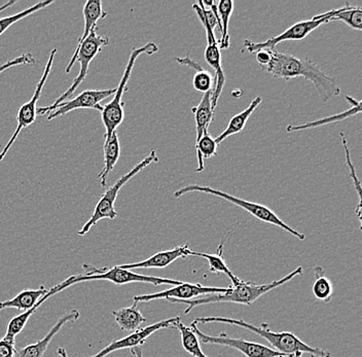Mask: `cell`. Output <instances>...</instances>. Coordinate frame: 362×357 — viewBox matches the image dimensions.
I'll return each instance as SVG.
<instances>
[{"label": "cell", "instance_id": "484cf974", "mask_svg": "<svg viewBox=\"0 0 362 357\" xmlns=\"http://www.w3.org/2000/svg\"><path fill=\"white\" fill-rule=\"evenodd\" d=\"M262 97H257V98H255L251 101V103L249 104L248 107L246 108L245 110H243V112L235 115V117H233L232 119H230V121L228 122V125L226 130L214 139L217 146H219V144H221L223 140L228 139V137L242 132V130L245 128V125L246 123H247L249 117H250V115L253 114V112L257 110V106L262 103Z\"/></svg>", "mask_w": 362, "mask_h": 357}, {"label": "cell", "instance_id": "9a60e30c", "mask_svg": "<svg viewBox=\"0 0 362 357\" xmlns=\"http://www.w3.org/2000/svg\"><path fill=\"white\" fill-rule=\"evenodd\" d=\"M115 89L85 90L71 100H66L57 105L53 112L47 115V119L52 121L56 117H63V115L69 114L70 112L83 110V108L96 110L101 112L103 110V106L100 104L102 101L110 98V96L115 95Z\"/></svg>", "mask_w": 362, "mask_h": 357}, {"label": "cell", "instance_id": "3957f363", "mask_svg": "<svg viewBox=\"0 0 362 357\" xmlns=\"http://www.w3.org/2000/svg\"><path fill=\"white\" fill-rule=\"evenodd\" d=\"M298 275H303V267H298L286 276L279 280H274L270 283L255 284L253 282L241 280L238 286H230L228 291L225 293H214V295H204V297L192 300H170L169 302L173 303V304L187 305V309L185 310V315H187L196 307L201 306V305L214 304V303H235V304L251 306L262 295L287 283Z\"/></svg>", "mask_w": 362, "mask_h": 357}, {"label": "cell", "instance_id": "e575fe53", "mask_svg": "<svg viewBox=\"0 0 362 357\" xmlns=\"http://www.w3.org/2000/svg\"><path fill=\"white\" fill-rule=\"evenodd\" d=\"M36 60L31 53L22 54L19 57L8 61L4 64L0 65V74L6 71V69H11L13 66H19V65H33L35 64Z\"/></svg>", "mask_w": 362, "mask_h": 357}, {"label": "cell", "instance_id": "f546056e", "mask_svg": "<svg viewBox=\"0 0 362 357\" xmlns=\"http://www.w3.org/2000/svg\"><path fill=\"white\" fill-rule=\"evenodd\" d=\"M234 12V1L233 0H221L217 6V16L221 23V38L218 42L221 49H228L230 47V35H228V22L230 16Z\"/></svg>", "mask_w": 362, "mask_h": 357}, {"label": "cell", "instance_id": "ba28073f", "mask_svg": "<svg viewBox=\"0 0 362 357\" xmlns=\"http://www.w3.org/2000/svg\"><path fill=\"white\" fill-rule=\"evenodd\" d=\"M153 162H158L157 151L155 150L151 151V153H149L147 157L144 158L141 162L138 163L134 168L131 169L128 173L124 174L117 182H115V184L112 185L110 189H106L103 195L101 196L100 200L98 201L96 206H95L94 211H93L92 216H90L89 221L85 223V226L81 228V230H78V236H85V235H87L90 229H92L99 221H101V219H115L117 218V212L115 211V204L122 187H123L129 180H132L135 175L141 172L144 169H146V167H148L149 165Z\"/></svg>", "mask_w": 362, "mask_h": 357}, {"label": "cell", "instance_id": "4dcf8cb0", "mask_svg": "<svg viewBox=\"0 0 362 357\" xmlns=\"http://www.w3.org/2000/svg\"><path fill=\"white\" fill-rule=\"evenodd\" d=\"M341 21L347 24L354 30L361 31L362 29V8L361 6H350L346 2L345 6L338 8V13L330 18L329 22Z\"/></svg>", "mask_w": 362, "mask_h": 357}, {"label": "cell", "instance_id": "60d3db41", "mask_svg": "<svg viewBox=\"0 0 362 357\" xmlns=\"http://www.w3.org/2000/svg\"><path fill=\"white\" fill-rule=\"evenodd\" d=\"M281 357H298V356H281Z\"/></svg>", "mask_w": 362, "mask_h": 357}, {"label": "cell", "instance_id": "ac0fdd59", "mask_svg": "<svg viewBox=\"0 0 362 357\" xmlns=\"http://www.w3.org/2000/svg\"><path fill=\"white\" fill-rule=\"evenodd\" d=\"M212 93L214 90L205 93L200 104L192 108L194 122H196V144L202 139L204 135L208 134V128L214 119L215 110L212 108Z\"/></svg>", "mask_w": 362, "mask_h": 357}, {"label": "cell", "instance_id": "2e32d148", "mask_svg": "<svg viewBox=\"0 0 362 357\" xmlns=\"http://www.w3.org/2000/svg\"><path fill=\"white\" fill-rule=\"evenodd\" d=\"M81 313L76 309H72L71 311L67 312L64 315L59 318L56 324L49 329V333L45 334L42 340L37 341L33 344L26 346L17 351L15 357H42L47 351L51 341L55 338L57 334L62 329V327L68 322H76L78 320Z\"/></svg>", "mask_w": 362, "mask_h": 357}, {"label": "cell", "instance_id": "30bf717a", "mask_svg": "<svg viewBox=\"0 0 362 357\" xmlns=\"http://www.w3.org/2000/svg\"><path fill=\"white\" fill-rule=\"evenodd\" d=\"M57 52H58L57 49H52L49 59H47V64H45V71L44 74H42V78H40V81H38L37 85H36L33 98H31L28 103L23 104L21 107H20L17 115V129H16L13 134L11 135V139L8 140L4 150L0 153V161L4 159L6 153H8L11 146H13V142H15L18 136H19L20 133H21L24 129L28 128L29 126L35 123L36 117H37V112H36V110H37V101L38 99H40V95H42L45 83H47V78H49V74H51Z\"/></svg>", "mask_w": 362, "mask_h": 357}, {"label": "cell", "instance_id": "d6a6232c", "mask_svg": "<svg viewBox=\"0 0 362 357\" xmlns=\"http://www.w3.org/2000/svg\"><path fill=\"white\" fill-rule=\"evenodd\" d=\"M53 4V0H51V1L38 2V4H34L33 6L23 11V12L16 13V15L8 16V17L0 18V36L6 33V31H8V29L10 28L11 26H13V24L18 23V22L21 21V20L25 19V18L29 17V16L33 15L34 13L38 12V11L44 10V8H47V6Z\"/></svg>", "mask_w": 362, "mask_h": 357}, {"label": "cell", "instance_id": "52a82bcc", "mask_svg": "<svg viewBox=\"0 0 362 357\" xmlns=\"http://www.w3.org/2000/svg\"><path fill=\"white\" fill-rule=\"evenodd\" d=\"M194 192L218 197V198L223 199V200L228 201V202L242 208V209L247 211L249 214L255 216V218L259 219V221H264V223H271V225L280 228V229L285 230V232L288 233V234L293 235V236L296 237L298 240L303 241L305 239L304 234L289 227L282 219L278 218L277 214L272 211L270 208L264 206V205L259 204V203L249 202V201L243 200V199L237 198V197L230 195V194L219 191V189H214V187H207V185H187V187H181V189H177V191L173 194V196L174 198L178 199L185 195V194L194 193Z\"/></svg>", "mask_w": 362, "mask_h": 357}, {"label": "cell", "instance_id": "ffe728a7", "mask_svg": "<svg viewBox=\"0 0 362 357\" xmlns=\"http://www.w3.org/2000/svg\"><path fill=\"white\" fill-rule=\"evenodd\" d=\"M103 151L104 166L101 172L99 173L98 178L100 180L102 187H105L108 176L115 169V165L119 161V155H121V146H119V140L117 131H115L108 139H105Z\"/></svg>", "mask_w": 362, "mask_h": 357}, {"label": "cell", "instance_id": "8d00e7d4", "mask_svg": "<svg viewBox=\"0 0 362 357\" xmlns=\"http://www.w3.org/2000/svg\"><path fill=\"white\" fill-rule=\"evenodd\" d=\"M272 53H273V51H270V49H260V51L255 53L257 61L262 69L271 62Z\"/></svg>", "mask_w": 362, "mask_h": 357}, {"label": "cell", "instance_id": "7c38bea8", "mask_svg": "<svg viewBox=\"0 0 362 357\" xmlns=\"http://www.w3.org/2000/svg\"><path fill=\"white\" fill-rule=\"evenodd\" d=\"M192 8H194L201 23L205 27L206 35H207L205 60L215 71V85L214 93H212V108L215 110L226 83L225 72H223V65H221V47H219L218 40L215 37L214 30H212L211 27L209 26L207 20H206L205 16H204L202 8L199 6L198 4H194Z\"/></svg>", "mask_w": 362, "mask_h": 357}, {"label": "cell", "instance_id": "44dd1931", "mask_svg": "<svg viewBox=\"0 0 362 357\" xmlns=\"http://www.w3.org/2000/svg\"><path fill=\"white\" fill-rule=\"evenodd\" d=\"M49 289L45 286H40L38 289H24L21 293H18L13 299L6 302H0L2 309L13 308L18 311L26 312L33 309L45 295H47Z\"/></svg>", "mask_w": 362, "mask_h": 357}, {"label": "cell", "instance_id": "9c48e42d", "mask_svg": "<svg viewBox=\"0 0 362 357\" xmlns=\"http://www.w3.org/2000/svg\"><path fill=\"white\" fill-rule=\"evenodd\" d=\"M338 13L337 10L329 11L321 15H317L315 17L305 21L298 22L293 24V26L288 27L286 30L283 31L279 35L274 36V37L269 38L266 42H253L251 40H246L244 42V47L249 52V53L255 54L260 49H270V51H275V47L280 42H287V40H303L307 37L310 33L316 30L318 27L322 24L329 23L330 18L334 17Z\"/></svg>", "mask_w": 362, "mask_h": 357}, {"label": "cell", "instance_id": "d590c367", "mask_svg": "<svg viewBox=\"0 0 362 357\" xmlns=\"http://www.w3.org/2000/svg\"><path fill=\"white\" fill-rule=\"evenodd\" d=\"M16 353V340H8L6 338L0 340V357H15Z\"/></svg>", "mask_w": 362, "mask_h": 357}, {"label": "cell", "instance_id": "8fae6325", "mask_svg": "<svg viewBox=\"0 0 362 357\" xmlns=\"http://www.w3.org/2000/svg\"><path fill=\"white\" fill-rule=\"evenodd\" d=\"M191 327L198 336L199 340L204 344L226 346V347L238 350L246 357L286 356V354L280 353L267 346L259 344V343L249 342V341L242 340V339L230 338L225 333H221L218 336H209V334H204L198 329V323L194 320L192 322Z\"/></svg>", "mask_w": 362, "mask_h": 357}, {"label": "cell", "instance_id": "b9f144b4", "mask_svg": "<svg viewBox=\"0 0 362 357\" xmlns=\"http://www.w3.org/2000/svg\"><path fill=\"white\" fill-rule=\"evenodd\" d=\"M1 310H4V309H2V307L0 306V311H1Z\"/></svg>", "mask_w": 362, "mask_h": 357}, {"label": "cell", "instance_id": "4316f807", "mask_svg": "<svg viewBox=\"0 0 362 357\" xmlns=\"http://www.w3.org/2000/svg\"><path fill=\"white\" fill-rule=\"evenodd\" d=\"M176 61L180 64L187 65V66L196 70V74H194V80H192V85H194L196 91L202 92L205 94V93L214 90V76L207 70L203 69L201 65L197 64L194 61L189 57V55L185 58H176Z\"/></svg>", "mask_w": 362, "mask_h": 357}, {"label": "cell", "instance_id": "5bb4252c", "mask_svg": "<svg viewBox=\"0 0 362 357\" xmlns=\"http://www.w3.org/2000/svg\"><path fill=\"white\" fill-rule=\"evenodd\" d=\"M180 317H172L169 320H162L153 324L148 325V327H144V329H138L137 331L133 332L129 336L124 338L119 339V340L113 341L107 346L103 348L101 351L95 356L90 357H105L108 354L112 353L115 351L124 349H132V348L140 347L146 342L147 339L156 333V332L160 331L165 329H174V324L180 322Z\"/></svg>", "mask_w": 362, "mask_h": 357}, {"label": "cell", "instance_id": "1f68e13d", "mask_svg": "<svg viewBox=\"0 0 362 357\" xmlns=\"http://www.w3.org/2000/svg\"><path fill=\"white\" fill-rule=\"evenodd\" d=\"M217 146L214 139H212L209 134L204 135L202 139L196 144L197 158H198V168L197 172H202L205 166H204V159H209L217 155Z\"/></svg>", "mask_w": 362, "mask_h": 357}, {"label": "cell", "instance_id": "603a6c76", "mask_svg": "<svg viewBox=\"0 0 362 357\" xmlns=\"http://www.w3.org/2000/svg\"><path fill=\"white\" fill-rule=\"evenodd\" d=\"M83 15L85 19V27H83V35L78 38V47L93 30L97 28L99 20L105 19L107 13L104 12L101 0H88L83 6Z\"/></svg>", "mask_w": 362, "mask_h": 357}, {"label": "cell", "instance_id": "277c9868", "mask_svg": "<svg viewBox=\"0 0 362 357\" xmlns=\"http://www.w3.org/2000/svg\"><path fill=\"white\" fill-rule=\"evenodd\" d=\"M85 273L83 274L74 275L68 277L67 279L61 282V286L63 289L68 288L69 286L79 283V282L94 281V280H107L117 286H124V284L134 283H149L153 286H178L181 283L180 280L169 279V278H163L158 276H147V275L137 274L132 270H126L122 269L119 266L112 267V268H96L92 265L85 264L83 265Z\"/></svg>", "mask_w": 362, "mask_h": 357}, {"label": "cell", "instance_id": "f35d334b", "mask_svg": "<svg viewBox=\"0 0 362 357\" xmlns=\"http://www.w3.org/2000/svg\"><path fill=\"white\" fill-rule=\"evenodd\" d=\"M57 354L60 357H68L65 348H58V349H57Z\"/></svg>", "mask_w": 362, "mask_h": 357}, {"label": "cell", "instance_id": "7a4b0ae2", "mask_svg": "<svg viewBox=\"0 0 362 357\" xmlns=\"http://www.w3.org/2000/svg\"><path fill=\"white\" fill-rule=\"evenodd\" d=\"M197 323H211L219 322L226 323V324L235 325V327H243L251 333L262 336L264 340L268 341L272 346V349L280 353L286 354V356H298L300 357L303 354H309L311 357H332L330 352L320 349V348L311 347L300 340L298 336L289 332H273L269 327L268 323L262 322L259 327L244 322L243 320H233L228 317H198L194 320Z\"/></svg>", "mask_w": 362, "mask_h": 357}, {"label": "cell", "instance_id": "cb8c5ba5", "mask_svg": "<svg viewBox=\"0 0 362 357\" xmlns=\"http://www.w3.org/2000/svg\"><path fill=\"white\" fill-rule=\"evenodd\" d=\"M112 315L119 329L130 333L137 331L140 325L146 322V318L140 312L137 303L134 302L131 307L112 311Z\"/></svg>", "mask_w": 362, "mask_h": 357}, {"label": "cell", "instance_id": "8992f818", "mask_svg": "<svg viewBox=\"0 0 362 357\" xmlns=\"http://www.w3.org/2000/svg\"><path fill=\"white\" fill-rule=\"evenodd\" d=\"M158 51V47L155 42H148L144 46L135 47L131 52L130 58H129L128 64H127L126 69H124L123 76H122L117 88H115V96H113L110 103L103 106V110L101 112L102 122H103L104 127H105L104 139H108L123 123L124 119V93L127 91V85H128V81L130 80L132 70L134 69L136 60L142 54L153 55Z\"/></svg>", "mask_w": 362, "mask_h": 357}, {"label": "cell", "instance_id": "d6986e66", "mask_svg": "<svg viewBox=\"0 0 362 357\" xmlns=\"http://www.w3.org/2000/svg\"><path fill=\"white\" fill-rule=\"evenodd\" d=\"M346 99H347L348 103L351 104L350 110H345V112H341V114L339 115H330V117H325V119L302 124V125H289L288 127L286 128L287 132H298V131L308 130V129L318 128L321 127V126L328 125V124L344 121V119H348V117H355V115L361 114V101L355 100L354 98L350 96L346 97Z\"/></svg>", "mask_w": 362, "mask_h": 357}, {"label": "cell", "instance_id": "7402d4cb", "mask_svg": "<svg viewBox=\"0 0 362 357\" xmlns=\"http://www.w3.org/2000/svg\"><path fill=\"white\" fill-rule=\"evenodd\" d=\"M228 235H226L223 240L221 241V244L218 245V248H217L216 252L215 254H204V252H191V255H194V257H200L205 259L206 261L208 262V266H209V271L211 273H223L226 276L230 278V281H232L233 286H236L240 283L241 279H239L236 276V275L233 274L232 271L228 269V265H226L225 261V257H223V246H225V243L226 239H228Z\"/></svg>", "mask_w": 362, "mask_h": 357}, {"label": "cell", "instance_id": "4fadbf2b", "mask_svg": "<svg viewBox=\"0 0 362 357\" xmlns=\"http://www.w3.org/2000/svg\"><path fill=\"white\" fill-rule=\"evenodd\" d=\"M228 289L230 288H212V286H204L200 283L181 282L178 286H174L173 288L160 291V293L134 295L133 302L139 304V303L157 300H192L196 299L197 297H204V295H214V293H225L228 291Z\"/></svg>", "mask_w": 362, "mask_h": 357}, {"label": "cell", "instance_id": "6da1fadb", "mask_svg": "<svg viewBox=\"0 0 362 357\" xmlns=\"http://www.w3.org/2000/svg\"><path fill=\"white\" fill-rule=\"evenodd\" d=\"M264 69L274 78L284 81L303 78L311 81L315 86L322 103H327L341 94V88L337 81L325 74L309 58H298L289 54L273 51L271 62Z\"/></svg>", "mask_w": 362, "mask_h": 357}, {"label": "cell", "instance_id": "f1b7e54d", "mask_svg": "<svg viewBox=\"0 0 362 357\" xmlns=\"http://www.w3.org/2000/svg\"><path fill=\"white\" fill-rule=\"evenodd\" d=\"M174 329L180 331L181 344L187 353L194 357H208L201 349L200 340L191 327H187L180 320L174 324Z\"/></svg>", "mask_w": 362, "mask_h": 357}, {"label": "cell", "instance_id": "e0dca14e", "mask_svg": "<svg viewBox=\"0 0 362 357\" xmlns=\"http://www.w3.org/2000/svg\"><path fill=\"white\" fill-rule=\"evenodd\" d=\"M192 250H189V245H181L171 250H165L158 254L151 255L148 259L139 263L127 264L122 265V269L126 270H134V269H163L166 268L177 261L178 259H187L191 255Z\"/></svg>", "mask_w": 362, "mask_h": 357}, {"label": "cell", "instance_id": "5b68a950", "mask_svg": "<svg viewBox=\"0 0 362 357\" xmlns=\"http://www.w3.org/2000/svg\"><path fill=\"white\" fill-rule=\"evenodd\" d=\"M108 44H110V38H108L107 36L99 35L98 33H97V28L90 33V35L79 45V47H76L74 55H72L71 60L68 63L66 69H65V72L69 74L70 70L74 67V63L78 61L81 66H79L78 76L74 78L71 86L57 99L54 104L47 106V107L38 108V110H36L37 115H49V112H53L54 108H55L57 105L64 103L71 95H74V93L76 92V89L81 85V83L87 78L90 62L100 53L101 49H103L104 47L107 46Z\"/></svg>", "mask_w": 362, "mask_h": 357}, {"label": "cell", "instance_id": "d4e9b609", "mask_svg": "<svg viewBox=\"0 0 362 357\" xmlns=\"http://www.w3.org/2000/svg\"><path fill=\"white\" fill-rule=\"evenodd\" d=\"M58 288L54 286V288H49V291H47V295H45L44 297L42 298L37 303H36L35 306L33 307L30 310L23 312V313L19 314V315L15 316V317L11 318V322H8V329H6V336L4 338L8 339V340H16V336H18L24 327H26L27 322L30 320L31 316L35 313L36 310L42 306V304L49 299V298L53 297L54 295L58 293Z\"/></svg>", "mask_w": 362, "mask_h": 357}, {"label": "cell", "instance_id": "83f0119b", "mask_svg": "<svg viewBox=\"0 0 362 357\" xmlns=\"http://www.w3.org/2000/svg\"><path fill=\"white\" fill-rule=\"evenodd\" d=\"M314 272H315V280L312 284V293L315 299L327 304L332 300V295H334L332 282L325 275L322 267H315Z\"/></svg>", "mask_w": 362, "mask_h": 357}, {"label": "cell", "instance_id": "836d02e7", "mask_svg": "<svg viewBox=\"0 0 362 357\" xmlns=\"http://www.w3.org/2000/svg\"><path fill=\"white\" fill-rule=\"evenodd\" d=\"M341 144H343L344 150H345L346 162H347L348 167L350 169V177L352 178L353 184H354L355 189H356L357 196H358V206H357L356 214L359 221H361V185L359 182V178L357 177L356 170L353 166L352 161H351V155L349 148H348L347 139H346L345 134L341 133Z\"/></svg>", "mask_w": 362, "mask_h": 357}, {"label": "cell", "instance_id": "74e56055", "mask_svg": "<svg viewBox=\"0 0 362 357\" xmlns=\"http://www.w3.org/2000/svg\"><path fill=\"white\" fill-rule=\"evenodd\" d=\"M131 353L134 354L135 357H142V350L140 347L132 348Z\"/></svg>", "mask_w": 362, "mask_h": 357}, {"label": "cell", "instance_id": "ab89813d", "mask_svg": "<svg viewBox=\"0 0 362 357\" xmlns=\"http://www.w3.org/2000/svg\"><path fill=\"white\" fill-rule=\"evenodd\" d=\"M13 4H15V1H11L8 2V4H4V6H1V8H0V12H2V11H4V8H8V6H13Z\"/></svg>", "mask_w": 362, "mask_h": 357}]
</instances>
